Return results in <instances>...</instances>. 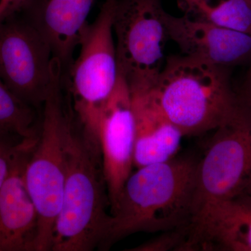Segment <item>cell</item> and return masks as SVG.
Returning <instances> with one entry per match:
<instances>
[{
	"label": "cell",
	"mask_w": 251,
	"mask_h": 251,
	"mask_svg": "<svg viewBox=\"0 0 251 251\" xmlns=\"http://www.w3.org/2000/svg\"><path fill=\"white\" fill-rule=\"evenodd\" d=\"M198 159L175 156L136 168L126 181L100 249L136 232L188 226Z\"/></svg>",
	"instance_id": "cell-1"
},
{
	"label": "cell",
	"mask_w": 251,
	"mask_h": 251,
	"mask_svg": "<svg viewBox=\"0 0 251 251\" xmlns=\"http://www.w3.org/2000/svg\"><path fill=\"white\" fill-rule=\"evenodd\" d=\"M152 92L184 136L216 129L239 103L228 67L185 54L167 57Z\"/></svg>",
	"instance_id": "cell-2"
},
{
	"label": "cell",
	"mask_w": 251,
	"mask_h": 251,
	"mask_svg": "<svg viewBox=\"0 0 251 251\" xmlns=\"http://www.w3.org/2000/svg\"><path fill=\"white\" fill-rule=\"evenodd\" d=\"M67 174L54 225L52 251H90L100 247L110 214L105 209L103 177L95 156L73 128L67 143Z\"/></svg>",
	"instance_id": "cell-3"
},
{
	"label": "cell",
	"mask_w": 251,
	"mask_h": 251,
	"mask_svg": "<svg viewBox=\"0 0 251 251\" xmlns=\"http://www.w3.org/2000/svg\"><path fill=\"white\" fill-rule=\"evenodd\" d=\"M118 0H104L93 23H89L79 54L68 68L67 87L82 130V140L100 156L99 114L118 80L113 17Z\"/></svg>",
	"instance_id": "cell-4"
},
{
	"label": "cell",
	"mask_w": 251,
	"mask_h": 251,
	"mask_svg": "<svg viewBox=\"0 0 251 251\" xmlns=\"http://www.w3.org/2000/svg\"><path fill=\"white\" fill-rule=\"evenodd\" d=\"M62 88L60 78L43 105L39 137L25 165V182L39 217L35 251L52 249L65 184L67 139L73 127L63 104Z\"/></svg>",
	"instance_id": "cell-5"
},
{
	"label": "cell",
	"mask_w": 251,
	"mask_h": 251,
	"mask_svg": "<svg viewBox=\"0 0 251 251\" xmlns=\"http://www.w3.org/2000/svg\"><path fill=\"white\" fill-rule=\"evenodd\" d=\"M214 130L198 159L189 225L209 206L242 192L251 180V106L239 100Z\"/></svg>",
	"instance_id": "cell-6"
},
{
	"label": "cell",
	"mask_w": 251,
	"mask_h": 251,
	"mask_svg": "<svg viewBox=\"0 0 251 251\" xmlns=\"http://www.w3.org/2000/svg\"><path fill=\"white\" fill-rule=\"evenodd\" d=\"M161 0H118L113 17L119 74L130 92L152 90L169 40Z\"/></svg>",
	"instance_id": "cell-7"
},
{
	"label": "cell",
	"mask_w": 251,
	"mask_h": 251,
	"mask_svg": "<svg viewBox=\"0 0 251 251\" xmlns=\"http://www.w3.org/2000/svg\"><path fill=\"white\" fill-rule=\"evenodd\" d=\"M17 16L0 21V80L36 109L64 74L45 38L27 18Z\"/></svg>",
	"instance_id": "cell-8"
},
{
	"label": "cell",
	"mask_w": 251,
	"mask_h": 251,
	"mask_svg": "<svg viewBox=\"0 0 251 251\" xmlns=\"http://www.w3.org/2000/svg\"><path fill=\"white\" fill-rule=\"evenodd\" d=\"M98 140L111 213L134 168L135 127L131 93L120 74L116 86L99 114Z\"/></svg>",
	"instance_id": "cell-9"
},
{
	"label": "cell",
	"mask_w": 251,
	"mask_h": 251,
	"mask_svg": "<svg viewBox=\"0 0 251 251\" xmlns=\"http://www.w3.org/2000/svg\"><path fill=\"white\" fill-rule=\"evenodd\" d=\"M165 24L168 39L185 55L228 68L251 62V34L168 13Z\"/></svg>",
	"instance_id": "cell-10"
},
{
	"label": "cell",
	"mask_w": 251,
	"mask_h": 251,
	"mask_svg": "<svg viewBox=\"0 0 251 251\" xmlns=\"http://www.w3.org/2000/svg\"><path fill=\"white\" fill-rule=\"evenodd\" d=\"M251 251V192L209 206L188 226L182 251Z\"/></svg>",
	"instance_id": "cell-11"
},
{
	"label": "cell",
	"mask_w": 251,
	"mask_h": 251,
	"mask_svg": "<svg viewBox=\"0 0 251 251\" xmlns=\"http://www.w3.org/2000/svg\"><path fill=\"white\" fill-rule=\"evenodd\" d=\"M97 0H31L26 18L49 43L54 57L67 70L74 60Z\"/></svg>",
	"instance_id": "cell-12"
},
{
	"label": "cell",
	"mask_w": 251,
	"mask_h": 251,
	"mask_svg": "<svg viewBox=\"0 0 251 251\" xmlns=\"http://www.w3.org/2000/svg\"><path fill=\"white\" fill-rule=\"evenodd\" d=\"M23 147L0 190V251H35L39 217L24 179L28 153Z\"/></svg>",
	"instance_id": "cell-13"
},
{
	"label": "cell",
	"mask_w": 251,
	"mask_h": 251,
	"mask_svg": "<svg viewBox=\"0 0 251 251\" xmlns=\"http://www.w3.org/2000/svg\"><path fill=\"white\" fill-rule=\"evenodd\" d=\"M135 119L134 168L176 156L184 135L167 117L152 90L130 92Z\"/></svg>",
	"instance_id": "cell-14"
},
{
	"label": "cell",
	"mask_w": 251,
	"mask_h": 251,
	"mask_svg": "<svg viewBox=\"0 0 251 251\" xmlns=\"http://www.w3.org/2000/svg\"><path fill=\"white\" fill-rule=\"evenodd\" d=\"M184 16L251 34V4L248 0H178Z\"/></svg>",
	"instance_id": "cell-15"
},
{
	"label": "cell",
	"mask_w": 251,
	"mask_h": 251,
	"mask_svg": "<svg viewBox=\"0 0 251 251\" xmlns=\"http://www.w3.org/2000/svg\"><path fill=\"white\" fill-rule=\"evenodd\" d=\"M35 108L21 100L0 80V139L15 145L36 141Z\"/></svg>",
	"instance_id": "cell-16"
},
{
	"label": "cell",
	"mask_w": 251,
	"mask_h": 251,
	"mask_svg": "<svg viewBox=\"0 0 251 251\" xmlns=\"http://www.w3.org/2000/svg\"><path fill=\"white\" fill-rule=\"evenodd\" d=\"M188 232V226L165 231L161 235L130 249L133 251H182Z\"/></svg>",
	"instance_id": "cell-17"
},
{
	"label": "cell",
	"mask_w": 251,
	"mask_h": 251,
	"mask_svg": "<svg viewBox=\"0 0 251 251\" xmlns=\"http://www.w3.org/2000/svg\"><path fill=\"white\" fill-rule=\"evenodd\" d=\"M33 142L17 145L0 139V190L11 173L18 153L23 147Z\"/></svg>",
	"instance_id": "cell-18"
},
{
	"label": "cell",
	"mask_w": 251,
	"mask_h": 251,
	"mask_svg": "<svg viewBox=\"0 0 251 251\" xmlns=\"http://www.w3.org/2000/svg\"><path fill=\"white\" fill-rule=\"evenodd\" d=\"M31 0H0V21L24 13Z\"/></svg>",
	"instance_id": "cell-19"
},
{
	"label": "cell",
	"mask_w": 251,
	"mask_h": 251,
	"mask_svg": "<svg viewBox=\"0 0 251 251\" xmlns=\"http://www.w3.org/2000/svg\"><path fill=\"white\" fill-rule=\"evenodd\" d=\"M238 99L242 103L251 106V71H248Z\"/></svg>",
	"instance_id": "cell-20"
},
{
	"label": "cell",
	"mask_w": 251,
	"mask_h": 251,
	"mask_svg": "<svg viewBox=\"0 0 251 251\" xmlns=\"http://www.w3.org/2000/svg\"><path fill=\"white\" fill-rule=\"evenodd\" d=\"M247 191H251V180L249 184L247 185V188H245Z\"/></svg>",
	"instance_id": "cell-21"
},
{
	"label": "cell",
	"mask_w": 251,
	"mask_h": 251,
	"mask_svg": "<svg viewBox=\"0 0 251 251\" xmlns=\"http://www.w3.org/2000/svg\"><path fill=\"white\" fill-rule=\"evenodd\" d=\"M248 71H251V60L250 62V67H249V70H248Z\"/></svg>",
	"instance_id": "cell-22"
},
{
	"label": "cell",
	"mask_w": 251,
	"mask_h": 251,
	"mask_svg": "<svg viewBox=\"0 0 251 251\" xmlns=\"http://www.w3.org/2000/svg\"><path fill=\"white\" fill-rule=\"evenodd\" d=\"M248 1H249V2H250V3H251V0H248Z\"/></svg>",
	"instance_id": "cell-23"
}]
</instances>
